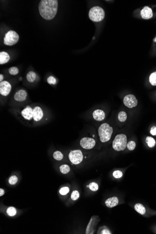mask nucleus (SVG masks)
I'll use <instances>...</instances> for the list:
<instances>
[{"label":"nucleus","mask_w":156,"mask_h":234,"mask_svg":"<svg viewBox=\"0 0 156 234\" xmlns=\"http://www.w3.org/2000/svg\"><path fill=\"white\" fill-rule=\"evenodd\" d=\"M57 0H42L38 5L39 13L44 19L50 20L55 17L58 11Z\"/></svg>","instance_id":"f257e3e1"},{"label":"nucleus","mask_w":156,"mask_h":234,"mask_svg":"<svg viewBox=\"0 0 156 234\" xmlns=\"http://www.w3.org/2000/svg\"><path fill=\"white\" fill-rule=\"evenodd\" d=\"M21 115L26 120L39 121L43 118L44 113L40 107L36 106L33 109L27 106L22 111Z\"/></svg>","instance_id":"f03ea898"},{"label":"nucleus","mask_w":156,"mask_h":234,"mask_svg":"<svg viewBox=\"0 0 156 234\" xmlns=\"http://www.w3.org/2000/svg\"><path fill=\"white\" fill-rule=\"evenodd\" d=\"M113 128L106 123L102 124L98 129L99 135L101 142L105 143L110 140L113 133Z\"/></svg>","instance_id":"7ed1b4c3"},{"label":"nucleus","mask_w":156,"mask_h":234,"mask_svg":"<svg viewBox=\"0 0 156 234\" xmlns=\"http://www.w3.org/2000/svg\"><path fill=\"white\" fill-rule=\"evenodd\" d=\"M105 15L104 10L99 6H95L91 8L88 13L91 20L94 22H101L104 18Z\"/></svg>","instance_id":"20e7f679"},{"label":"nucleus","mask_w":156,"mask_h":234,"mask_svg":"<svg viewBox=\"0 0 156 234\" xmlns=\"http://www.w3.org/2000/svg\"><path fill=\"white\" fill-rule=\"evenodd\" d=\"M127 145V137L124 134H119L115 137L113 142V148L116 151H123Z\"/></svg>","instance_id":"39448f33"},{"label":"nucleus","mask_w":156,"mask_h":234,"mask_svg":"<svg viewBox=\"0 0 156 234\" xmlns=\"http://www.w3.org/2000/svg\"><path fill=\"white\" fill-rule=\"evenodd\" d=\"M19 38V35L16 32L13 30H9L5 34L4 44L6 46H13L17 43Z\"/></svg>","instance_id":"423d86ee"},{"label":"nucleus","mask_w":156,"mask_h":234,"mask_svg":"<svg viewBox=\"0 0 156 234\" xmlns=\"http://www.w3.org/2000/svg\"><path fill=\"white\" fill-rule=\"evenodd\" d=\"M83 158L82 152L80 150L72 151L69 154L70 160L74 165H78L81 163L82 162Z\"/></svg>","instance_id":"0eeeda50"},{"label":"nucleus","mask_w":156,"mask_h":234,"mask_svg":"<svg viewBox=\"0 0 156 234\" xmlns=\"http://www.w3.org/2000/svg\"><path fill=\"white\" fill-rule=\"evenodd\" d=\"M100 221V219L98 216H93L91 218L89 222L88 223L87 229L86 234H93L94 233L97 224Z\"/></svg>","instance_id":"6e6552de"},{"label":"nucleus","mask_w":156,"mask_h":234,"mask_svg":"<svg viewBox=\"0 0 156 234\" xmlns=\"http://www.w3.org/2000/svg\"><path fill=\"white\" fill-rule=\"evenodd\" d=\"M123 103L128 108H133L136 106L138 103L137 99L135 95H128L125 96L123 99Z\"/></svg>","instance_id":"1a4fd4ad"},{"label":"nucleus","mask_w":156,"mask_h":234,"mask_svg":"<svg viewBox=\"0 0 156 234\" xmlns=\"http://www.w3.org/2000/svg\"><path fill=\"white\" fill-rule=\"evenodd\" d=\"M81 146L85 149L89 150L93 148L95 145V141L93 138L84 137L80 141Z\"/></svg>","instance_id":"9d476101"},{"label":"nucleus","mask_w":156,"mask_h":234,"mask_svg":"<svg viewBox=\"0 0 156 234\" xmlns=\"http://www.w3.org/2000/svg\"><path fill=\"white\" fill-rule=\"evenodd\" d=\"M11 90V85L7 81H3L0 83V94L3 96L9 95Z\"/></svg>","instance_id":"9b49d317"},{"label":"nucleus","mask_w":156,"mask_h":234,"mask_svg":"<svg viewBox=\"0 0 156 234\" xmlns=\"http://www.w3.org/2000/svg\"><path fill=\"white\" fill-rule=\"evenodd\" d=\"M140 15L143 19L145 20L151 19L153 15L152 9L148 6L144 7L140 12Z\"/></svg>","instance_id":"f8f14e48"},{"label":"nucleus","mask_w":156,"mask_h":234,"mask_svg":"<svg viewBox=\"0 0 156 234\" xmlns=\"http://www.w3.org/2000/svg\"><path fill=\"white\" fill-rule=\"evenodd\" d=\"M27 93L26 91L24 89L18 90L14 95V99L17 101H24L26 99Z\"/></svg>","instance_id":"ddd939ff"},{"label":"nucleus","mask_w":156,"mask_h":234,"mask_svg":"<svg viewBox=\"0 0 156 234\" xmlns=\"http://www.w3.org/2000/svg\"><path fill=\"white\" fill-rule=\"evenodd\" d=\"M93 118L97 121H102L104 119L105 114L103 110L101 109H96L93 113Z\"/></svg>","instance_id":"4468645a"},{"label":"nucleus","mask_w":156,"mask_h":234,"mask_svg":"<svg viewBox=\"0 0 156 234\" xmlns=\"http://www.w3.org/2000/svg\"><path fill=\"white\" fill-rule=\"evenodd\" d=\"M119 203V200L116 197H113L107 199L105 201V204L108 208H112L116 206Z\"/></svg>","instance_id":"2eb2a0df"},{"label":"nucleus","mask_w":156,"mask_h":234,"mask_svg":"<svg viewBox=\"0 0 156 234\" xmlns=\"http://www.w3.org/2000/svg\"><path fill=\"white\" fill-rule=\"evenodd\" d=\"M10 60V56L7 52H0V64L3 65L9 62Z\"/></svg>","instance_id":"dca6fc26"},{"label":"nucleus","mask_w":156,"mask_h":234,"mask_svg":"<svg viewBox=\"0 0 156 234\" xmlns=\"http://www.w3.org/2000/svg\"><path fill=\"white\" fill-rule=\"evenodd\" d=\"M134 209L139 214L141 215H144L146 214V209L145 207L141 203H136L134 206Z\"/></svg>","instance_id":"f3484780"},{"label":"nucleus","mask_w":156,"mask_h":234,"mask_svg":"<svg viewBox=\"0 0 156 234\" xmlns=\"http://www.w3.org/2000/svg\"><path fill=\"white\" fill-rule=\"evenodd\" d=\"M27 80L29 82L32 83L34 82L36 78V74L33 71H30L27 74Z\"/></svg>","instance_id":"a211bd4d"},{"label":"nucleus","mask_w":156,"mask_h":234,"mask_svg":"<svg viewBox=\"0 0 156 234\" xmlns=\"http://www.w3.org/2000/svg\"><path fill=\"white\" fill-rule=\"evenodd\" d=\"M146 143H147L148 146L150 148L154 147L156 144V141L155 139L152 138V137H147L146 138Z\"/></svg>","instance_id":"6ab92c4d"},{"label":"nucleus","mask_w":156,"mask_h":234,"mask_svg":"<svg viewBox=\"0 0 156 234\" xmlns=\"http://www.w3.org/2000/svg\"><path fill=\"white\" fill-rule=\"evenodd\" d=\"M149 81L151 85L153 86H156V72H152L151 74L150 75L149 77Z\"/></svg>","instance_id":"aec40b11"},{"label":"nucleus","mask_w":156,"mask_h":234,"mask_svg":"<svg viewBox=\"0 0 156 234\" xmlns=\"http://www.w3.org/2000/svg\"><path fill=\"white\" fill-rule=\"evenodd\" d=\"M53 157L55 160L60 161L63 159V155L61 152L56 151L53 153Z\"/></svg>","instance_id":"412c9836"},{"label":"nucleus","mask_w":156,"mask_h":234,"mask_svg":"<svg viewBox=\"0 0 156 234\" xmlns=\"http://www.w3.org/2000/svg\"><path fill=\"white\" fill-rule=\"evenodd\" d=\"M59 169H60L61 172L63 174H67L70 171L69 166L67 165H62L61 166Z\"/></svg>","instance_id":"4be33fe9"},{"label":"nucleus","mask_w":156,"mask_h":234,"mask_svg":"<svg viewBox=\"0 0 156 234\" xmlns=\"http://www.w3.org/2000/svg\"><path fill=\"white\" fill-rule=\"evenodd\" d=\"M7 214H8L9 216L13 217L14 215H15V214L17 213V210L15 209V208L11 207H9L7 209Z\"/></svg>","instance_id":"5701e85b"},{"label":"nucleus","mask_w":156,"mask_h":234,"mask_svg":"<svg viewBox=\"0 0 156 234\" xmlns=\"http://www.w3.org/2000/svg\"><path fill=\"white\" fill-rule=\"evenodd\" d=\"M127 119V114L124 111H121L118 114V120L121 122H124Z\"/></svg>","instance_id":"b1692460"},{"label":"nucleus","mask_w":156,"mask_h":234,"mask_svg":"<svg viewBox=\"0 0 156 234\" xmlns=\"http://www.w3.org/2000/svg\"><path fill=\"white\" fill-rule=\"evenodd\" d=\"M9 72L10 74L12 75H15L18 74L19 70L17 67L13 66L9 69Z\"/></svg>","instance_id":"393cba45"},{"label":"nucleus","mask_w":156,"mask_h":234,"mask_svg":"<svg viewBox=\"0 0 156 234\" xmlns=\"http://www.w3.org/2000/svg\"><path fill=\"white\" fill-rule=\"evenodd\" d=\"M89 188L92 191L95 192L98 190V185L95 182H92L89 185Z\"/></svg>","instance_id":"a878e982"},{"label":"nucleus","mask_w":156,"mask_h":234,"mask_svg":"<svg viewBox=\"0 0 156 234\" xmlns=\"http://www.w3.org/2000/svg\"><path fill=\"white\" fill-rule=\"evenodd\" d=\"M136 144L133 141H131L128 142L127 144V148L130 151H133L135 149Z\"/></svg>","instance_id":"bb28decb"},{"label":"nucleus","mask_w":156,"mask_h":234,"mask_svg":"<svg viewBox=\"0 0 156 234\" xmlns=\"http://www.w3.org/2000/svg\"><path fill=\"white\" fill-rule=\"evenodd\" d=\"M17 181L18 178L16 176H11L9 178V183L10 184V185H15V184L17 183Z\"/></svg>","instance_id":"cd10ccee"},{"label":"nucleus","mask_w":156,"mask_h":234,"mask_svg":"<svg viewBox=\"0 0 156 234\" xmlns=\"http://www.w3.org/2000/svg\"><path fill=\"white\" fill-rule=\"evenodd\" d=\"M69 192V188L67 187H62L59 190V193L63 195H66L67 194H68Z\"/></svg>","instance_id":"c85d7f7f"},{"label":"nucleus","mask_w":156,"mask_h":234,"mask_svg":"<svg viewBox=\"0 0 156 234\" xmlns=\"http://www.w3.org/2000/svg\"><path fill=\"white\" fill-rule=\"evenodd\" d=\"M79 192H78V191H74L72 192V194H71V199L73 200H75L79 199Z\"/></svg>","instance_id":"c756f323"},{"label":"nucleus","mask_w":156,"mask_h":234,"mask_svg":"<svg viewBox=\"0 0 156 234\" xmlns=\"http://www.w3.org/2000/svg\"><path fill=\"white\" fill-rule=\"evenodd\" d=\"M47 82L50 85H55L56 83V79L53 76H49L47 78Z\"/></svg>","instance_id":"7c9ffc66"},{"label":"nucleus","mask_w":156,"mask_h":234,"mask_svg":"<svg viewBox=\"0 0 156 234\" xmlns=\"http://www.w3.org/2000/svg\"><path fill=\"white\" fill-rule=\"evenodd\" d=\"M113 175L114 177H115V178H120L122 176V172L121 171L116 170L114 172Z\"/></svg>","instance_id":"2f4dec72"},{"label":"nucleus","mask_w":156,"mask_h":234,"mask_svg":"<svg viewBox=\"0 0 156 234\" xmlns=\"http://www.w3.org/2000/svg\"><path fill=\"white\" fill-rule=\"evenodd\" d=\"M103 229H102V228H100L99 229H102V230H101V231L97 232V234H111V232L110 231V230H108L106 227H103Z\"/></svg>","instance_id":"473e14b6"},{"label":"nucleus","mask_w":156,"mask_h":234,"mask_svg":"<svg viewBox=\"0 0 156 234\" xmlns=\"http://www.w3.org/2000/svg\"><path fill=\"white\" fill-rule=\"evenodd\" d=\"M150 133L152 135H156V127H152L150 131Z\"/></svg>","instance_id":"72a5a7b5"},{"label":"nucleus","mask_w":156,"mask_h":234,"mask_svg":"<svg viewBox=\"0 0 156 234\" xmlns=\"http://www.w3.org/2000/svg\"><path fill=\"white\" fill-rule=\"evenodd\" d=\"M0 196H3L4 194V190H3V189L1 188L0 189Z\"/></svg>","instance_id":"f704fd0d"},{"label":"nucleus","mask_w":156,"mask_h":234,"mask_svg":"<svg viewBox=\"0 0 156 234\" xmlns=\"http://www.w3.org/2000/svg\"><path fill=\"white\" fill-rule=\"evenodd\" d=\"M3 78H4V77H3V75L2 74H0V81H1V82H2L3 81Z\"/></svg>","instance_id":"c9c22d12"},{"label":"nucleus","mask_w":156,"mask_h":234,"mask_svg":"<svg viewBox=\"0 0 156 234\" xmlns=\"http://www.w3.org/2000/svg\"><path fill=\"white\" fill-rule=\"evenodd\" d=\"M153 41L154 42H155V43H156V38H154Z\"/></svg>","instance_id":"e433bc0d"}]
</instances>
